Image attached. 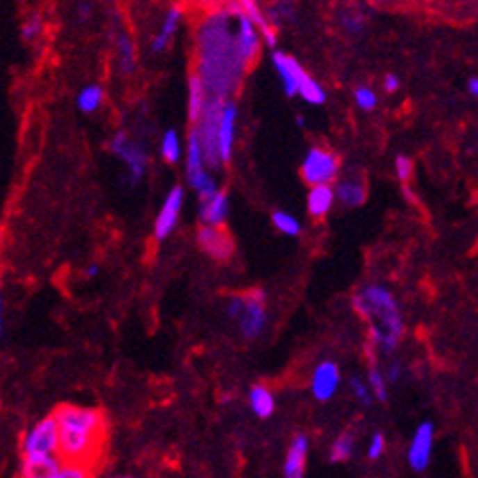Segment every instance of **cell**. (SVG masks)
Here are the masks:
<instances>
[{
    "label": "cell",
    "mask_w": 478,
    "mask_h": 478,
    "mask_svg": "<svg viewBox=\"0 0 478 478\" xmlns=\"http://www.w3.org/2000/svg\"><path fill=\"white\" fill-rule=\"evenodd\" d=\"M100 274V265H96V264H92V265H88L86 267V277H96V275Z\"/></svg>",
    "instance_id": "f6af8a7d"
},
{
    "label": "cell",
    "mask_w": 478,
    "mask_h": 478,
    "mask_svg": "<svg viewBox=\"0 0 478 478\" xmlns=\"http://www.w3.org/2000/svg\"><path fill=\"white\" fill-rule=\"evenodd\" d=\"M242 308H245V295H236L229 301V305H226V315L231 316V318H234V320H238Z\"/></svg>",
    "instance_id": "ab89813d"
},
{
    "label": "cell",
    "mask_w": 478,
    "mask_h": 478,
    "mask_svg": "<svg viewBox=\"0 0 478 478\" xmlns=\"http://www.w3.org/2000/svg\"><path fill=\"white\" fill-rule=\"evenodd\" d=\"M110 149L115 156H120L123 164L127 166L129 172V180L133 183L141 182L142 176L147 172V164H149V156L142 151V147L139 142H135L129 139V135L125 131H117L113 135Z\"/></svg>",
    "instance_id": "ba28073f"
},
{
    "label": "cell",
    "mask_w": 478,
    "mask_h": 478,
    "mask_svg": "<svg viewBox=\"0 0 478 478\" xmlns=\"http://www.w3.org/2000/svg\"><path fill=\"white\" fill-rule=\"evenodd\" d=\"M186 174H188L190 186L199 194V199L211 197V195L217 192V183H215L213 178H211V176L207 174V170H205L204 151H201V145H199V139H197V135H195L194 129H192L190 137H188V149H186Z\"/></svg>",
    "instance_id": "8992f818"
},
{
    "label": "cell",
    "mask_w": 478,
    "mask_h": 478,
    "mask_svg": "<svg viewBox=\"0 0 478 478\" xmlns=\"http://www.w3.org/2000/svg\"><path fill=\"white\" fill-rule=\"evenodd\" d=\"M385 453V438L381 434H375L371 441H369V447H367V455L369 459H379Z\"/></svg>",
    "instance_id": "f35d334b"
},
{
    "label": "cell",
    "mask_w": 478,
    "mask_h": 478,
    "mask_svg": "<svg viewBox=\"0 0 478 478\" xmlns=\"http://www.w3.org/2000/svg\"><path fill=\"white\" fill-rule=\"evenodd\" d=\"M340 381H342V377H340V369H338L336 363L322 361L315 369L313 381H311V388H313V395H315L316 400H320V402L330 400L338 393Z\"/></svg>",
    "instance_id": "5bb4252c"
},
{
    "label": "cell",
    "mask_w": 478,
    "mask_h": 478,
    "mask_svg": "<svg viewBox=\"0 0 478 478\" xmlns=\"http://www.w3.org/2000/svg\"><path fill=\"white\" fill-rule=\"evenodd\" d=\"M223 102L224 100H221V98L209 96L199 120L194 123V131L199 139V145H201L205 163H209L211 168L221 166L219 151H217V127H219V115H221Z\"/></svg>",
    "instance_id": "277c9868"
},
{
    "label": "cell",
    "mask_w": 478,
    "mask_h": 478,
    "mask_svg": "<svg viewBox=\"0 0 478 478\" xmlns=\"http://www.w3.org/2000/svg\"><path fill=\"white\" fill-rule=\"evenodd\" d=\"M354 98H356V104L363 112H373L377 108V102H379L377 94L369 86H359L356 94H354Z\"/></svg>",
    "instance_id": "d6a6232c"
},
{
    "label": "cell",
    "mask_w": 478,
    "mask_h": 478,
    "mask_svg": "<svg viewBox=\"0 0 478 478\" xmlns=\"http://www.w3.org/2000/svg\"><path fill=\"white\" fill-rule=\"evenodd\" d=\"M180 20H182V10L178 8V6H172L170 10L166 12V16H164V22H163V28H160V33L163 35H166V38H170L172 40V35L178 31V26H180Z\"/></svg>",
    "instance_id": "836d02e7"
},
{
    "label": "cell",
    "mask_w": 478,
    "mask_h": 478,
    "mask_svg": "<svg viewBox=\"0 0 478 478\" xmlns=\"http://www.w3.org/2000/svg\"><path fill=\"white\" fill-rule=\"evenodd\" d=\"M395 170H397V176L402 182L410 180V176L414 172V163H412V158H408L404 154H398L397 160H395Z\"/></svg>",
    "instance_id": "d590c367"
},
{
    "label": "cell",
    "mask_w": 478,
    "mask_h": 478,
    "mask_svg": "<svg viewBox=\"0 0 478 478\" xmlns=\"http://www.w3.org/2000/svg\"><path fill=\"white\" fill-rule=\"evenodd\" d=\"M168 43H170V38H166V35H163V33L158 31V33L154 35L153 43H151V49H153V53H163L166 51Z\"/></svg>",
    "instance_id": "60d3db41"
},
{
    "label": "cell",
    "mask_w": 478,
    "mask_h": 478,
    "mask_svg": "<svg viewBox=\"0 0 478 478\" xmlns=\"http://www.w3.org/2000/svg\"><path fill=\"white\" fill-rule=\"evenodd\" d=\"M301 172H303V178L306 180V183H311V186L332 183L338 178V172H340L338 156L322 149V147H313L306 153Z\"/></svg>",
    "instance_id": "52a82bcc"
},
{
    "label": "cell",
    "mask_w": 478,
    "mask_h": 478,
    "mask_svg": "<svg viewBox=\"0 0 478 478\" xmlns=\"http://www.w3.org/2000/svg\"><path fill=\"white\" fill-rule=\"evenodd\" d=\"M354 308L369 322L371 344L390 354L404 334V322L393 293L381 285H367L354 295Z\"/></svg>",
    "instance_id": "6da1fadb"
},
{
    "label": "cell",
    "mask_w": 478,
    "mask_h": 478,
    "mask_svg": "<svg viewBox=\"0 0 478 478\" xmlns=\"http://www.w3.org/2000/svg\"><path fill=\"white\" fill-rule=\"evenodd\" d=\"M238 4H240L242 14H245L246 18L258 28L260 38H264L265 45H267V47H275V45H277V33H275L274 28L270 26V22L265 20L264 12L258 6V2H256V0H238Z\"/></svg>",
    "instance_id": "d6986e66"
},
{
    "label": "cell",
    "mask_w": 478,
    "mask_h": 478,
    "mask_svg": "<svg viewBox=\"0 0 478 478\" xmlns=\"http://www.w3.org/2000/svg\"><path fill=\"white\" fill-rule=\"evenodd\" d=\"M160 154L166 163L176 164L180 158H182V141L178 137V133L174 129H168L164 133L163 139H160Z\"/></svg>",
    "instance_id": "83f0119b"
},
{
    "label": "cell",
    "mask_w": 478,
    "mask_h": 478,
    "mask_svg": "<svg viewBox=\"0 0 478 478\" xmlns=\"http://www.w3.org/2000/svg\"><path fill=\"white\" fill-rule=\"evenodd\" d=\"M367 387H369L371 395H373L377 400H381V402H385V400H387V397H388L387 379H385V375L377 369L375 363H371V369H369V375H367Z\"/></svg>",
    "instance_id": "f1b7e54d"
},
{
    "label": "cell",
    "mask_w": 478,
    "mask_h": 478,
    "mask_svg": "<svg viewBox=\"0 0 478 478\" xmlns=\"http://www.w3.org/2000/svg\"><path fill=\"white\" fill-rule=\"evenodd\" d=\"M342 24H344V28H346L347 31H352V33H361L363 28H365V20H363V16H359V14H346V16L342 18Z\"/></svg>",
    "instance_id": "74e56055"
},
{
    "label": "cell",
    "mask_w": 478,
    "mask_h": 478,
    "mask_svg": "<svg viewBox=\"0 0 478 478\" xmlns=\"http://www.w3.org/2000/svg\"><path fill=\"white\" fill-rule=\"evenodd\" d=\"M2 330H4V303H2V291H0V338H2Z\"/></svg>",
    "instance_id": "bcb514c9"
},
{
    "label": "cell",
    "mask_w": 478,
    "mask_h": 478,
    "mask_svg": "<svg viewBox=\"0 0 478 478\" xmlns=\"http://www.w3.org/2000/svg\"><path fill=\"white\" fill-rule=\"evenodd\" d=\"M104 104V88L98 84L84 86L76 96V106L82 113H94Z\"/></svg>",
    "instance_id": "484cf974"
},
{
    "label": "cell",
    "mask_w": 478,
    "mask_h": 478,
    "mask_svg": "<svg viewBox=\"0 0 478 478\" xmlns=\"http://www.w3.org/2000/svg\"><path fill=\"white\" fill-rule=\"evenodd\" d=\"M354 447H356V441H354V436L352 434H344L334 441L332 445V451H330V459L334 463H342V461H347V459L354 455Z\"/></svg>",
    "instance_id": "4dcf8cb0"
},
{
    "label": "cell",
    "mask_w": 478,
    "mask_h": 478,
    "mask_svg": "<svg viewBox=\"0 0 478 478\" xmlns=\"http://www.w3.org/2000/svg\"><path fill=\"white\" fill-rule=\"evenodd\" d=\"M250 408L258 418H270L275 410V398L264 385H256L250 390Z\"/></svg>",
    "instance_id": "cb8c5ba5"
},
{
    "label": "cell",
    "mask_w": 478,
    "mask_h": 478,
    "mask_svg": "<svg viewBox=\"0 0 478 478\" xmlns=\"http://www.w3.org/2000/svg\"><path fill=\"white\" fill-rule=\"evenodd\" d=\"M297 94H299L305 102L315 104V106L324 104L326 100V90L322 88V84H318L308 72L303 74V79L299 82V88H297Z\"/></svg>",
    "instance_id": "4316f807"
},
{
    "label": "cell",
    "mask_w": 478,
    "mask_h": 478,
    "mask_svg": "<svg viewBox=\"0 0 478 478\" xmlns=\"http://www.w3.org/2000/svg\"><path fill=\"white\" fill-rule=\"evenodd\" d=\"M197 240H199V246L204 248L205 252L211 258H215V260H229L233 256V240L219 226L204 224L199 229V233H197Z\"/></svg>",
    "instance_id": "4fadbf2b"
},
{
    "label": "cell",
    "mask_w": 478,
    "mask_h": 478,
    "mask_svg": "<svg viewBox=\"0 0 478 478\" xmlns=\"http://www.w3.org/2000/svg\"><path fill=\"white\" fill-rule=\"evenodd\" d=\"M79 12H81V18H88V16H90V6L84 2V4L79 6Z\"/></svg>",
    "instance_id": "7dc6e473"
},
{
    "label": "cell",
    "mask_w": 478,
    "mask_h": 478,
    "mask_svg": "<svg viewBox=\"0 0 478 478\" xmlns=\"http://www.w3.org/2000/svg\"><path fill=\"white\" fill-rule=\"evenodd\" d=\"M41 33H43V18H41V14L33 12V14H30V18L22 24V38H24V41L31 43V41L38 40Z\"/></svg>",
    "instance_id": "1f68e13d"
},
{
    "label": "cell",
    "mask_w": 478,
    "mask_h": 478,
    "mask_svg": "<svg viewBox=\"0 0 478 478\" xmlns=\"http://www.w3.org/2000/svg\"><path fill=\"white\" fill-rule=\"evenodd\" d=\"M86 468L82 467L81 463H69L65 467H59V470L55 472V478H84L86 477Z\"/></svg>",
    "instance_id": "8d00e7d4"
},
{
    "label": "cell",
    "mask_w": 478,
    "mask_h": 478,
    "mask_svg": "<svg viewBox=\"0 0 478 478\" xmlns=\"http://www.w3.org/2000/svg\"><path fill=\"white\" fill-rule=\"evenodd\" d=\"M334 195H336L338 201L344 204L346 207H359V205L365 204L367 190L365 186H363V182L347 178V180H340V182H338L336 190H334Z\"/></svg>",
    "instance_id": "44dd1931"
},
{
    "label": "cell",
    "mask_w": 478,
    "mask_h": 478,
    "mask_svg": "<svg viewBox=\"0 0 478 478\" xmlns=\"http://www.w3.org/2000/svg\"><path fill=\"white\" fill-rule=\"evenodd\" d=\"M383 88H385L388 94L397 92L398 88H400V81H398L397 74H387V76H385V81H383Z\"/></svg>",
    "instance_id": "b9f144b4"
},
{
    "label": "cell",
    "mask_w": 478,
    "mask_h": 478,
    "mask_svg": "<svg viewBox=\"0 0 478 478\" xmlns=\"http://www.w3.org/2000/svg\"><path fill=\"white\" fill-rule=\"evenodd\" d=\"M115 47H117V63H120V71L123 74H131L135 71V43L127 35V33H120L115 40Z\"/></svg>",
    "instance_id": "d4e9b609"
},
{
    "label": "cell",
    "mask_w": 478,
    "mask_h": 478,
    "mask_svg": "<svg viewBox=\"0 0 478 478\" xmlns=\"http://www.w3.org/2000/svg\"><path fill=\"white\" fill-rule=\"evenodd\" d=\"M297 125H305V120H303V117H297Z\"/></svg>",
    "instance_id": "c3c4849f"
},
{
    "label": "cell",
    "mask_w": 478,
    "mask_h": 478,
    "mask_svg": "<svg viewBox=\"0 0 478 478\" xmlns=\"http://www.w3.org/2000/svg\"><path fill=\"white\" fill-rule=\"evenodd\" d=\"M334 190L330 188V183H316L311 188V194H308V213L313 217H324L332 205H334Z\"/></svg>",
    "instance_id": "ffe728a7"
},
{
    "label": "cell",
    "mask_w": 478,
    "mask_h": 478,
    "mask_svg": "<svg viewBox=\"0 0 478 478\" xmlns=\"http://www.w3.org/2000/svg\"><path fill=\"white\" fill-rule=\"evenodd\" d=\"M306 455H308V439L306 436H297L291 441V447L287 451L283 472L287 478H301L305 475Z\"/></svg>",
    "instance_id": "ac0fdd59"
},
{
    "label": "cell",
    "mask_w": 478,
    "mask_h": 478,
    "mask_svg": "<svg viewBox=\"0 0 478 478\" xmlns=\"http://www.w3.org/2000/svg\"><path fill=\"white\" fill-rule=\"evenodd\" d=\"M236 117H238L236 104L233 100H224L221 115H219V127H217V151H219L221 164H226L233 156Z\"/></svg>",
    "instance_id": "8fae6325"
},
{
    "label": "cell",
    "mask_w": 478,
    "mask_h": 478,
    "mask_svg": "<svg viewBox=\"0 0 478 478\" xmlns=\"http://www.w3.org/2000/svg\"><path fill=\"white\" fill-rule=\"evenodd\" d=\"M434 439H436V429L431 422H424L418 426L410 449H408V463L416 472L426 470L429 465L431 453H434Z\"/></svg>",
    "instance_id": "30bf717a"
},
{
    "label": "cell",
    "mask_w": 478,
    "mask_h": 478,
    "mask_svg": "<svg viewBox=\"0 0 478 478\" xmlns=\"http://www.w3.org/2000/svg\"><path fill=\"white\" fill-rule=\"evenodd\" d=\"M272 221H274L275 229L281 231L283 234H287V236H299V234H301V223H299V219L293 217L291 213H287V211H275V213L272 215Z\"/></svg>",
    "instance_id": "f546056e"
},
{
    "label": "cell",
    "mask_w": 478,
    "mask_h": 478,
    "mask_svg": "<svg viewBox=\"0 0 478 478\" xmlns=\"http://www.w3.org/2000/svg\"><path fill=\"white\" fill-rule=\"evenodd\" d=\"M236 20H238V31H236V40H234L236 41V49H238L240 59L248 67L258 57V51H260V31L242 12L236 16Z\"/></svg>",
    "instance_id": "9a60e30c"
},
{
    "label": "cell",
    "mask_w": 478,
    "mask_h": 478,
    "mask_svg": "<svg viewBox=\"0 0 478 478\" xmlns=\"http://www.w3.org/2000/svg\"><path fill=\"white\" fill-rule=\"evenodd\" d=\"M59 449L57 455L69 463H82L94 455L104 431L102 412L94 408L63 406L55 414Z\"/></svg>",
    "instance_id": "7a4b0ae2"
},
{
    "label": "cell",
    "mask_w": 478,
    "mask_h": 478,
    "mask_svg": "<svg viewBox=\"0 0 478 478\" xmlns=\"http://www.w3.org/2000/svg\"><path fill=\"white\" fill-rule=\"evenodd\" d=\"M59 467H61V459L57 455L38 459V461H22V475L30 478H55V472L59 470Z\"/></svg>",
    "instance_id": "603a6c76"
},
{
    "label": "cell",
    "mask_w": 478,
    "mask_h": 478,
    "mask_svg": "<svg viewBox=\"0 0 478 478\" xmlns=\"http://www.w3.org/2000/svg\"><path fill=\"white\" fill-rule=\"evenodd\" d=\"M274 67L279 79H281V84H283V90L287 96H297V88H299V82L305 74V69L297 63V59H293L291 55L281 51H275L274 57Z\"/></svg>",
    "instance_id": "2e32d148"
},
{
    "label": "cell",
    "mask_w": 478,
    "mask_h": 478,
    "mask_svg": "<svg viewBox=\"0 0 478 478\" xmlns=\"http://www.w3.org/2000/svg\"><path fill=\"white\" fill-rule=\"evenodd\" d=\"M59 449V434H57V422L55 416L43 418L26 434L22 451L24 461H38V459L57 455Z\"/></svg>",
    "instance_id": "5b68a950"
},
{
    "label": "cell",
    "mask_w": 478,
    "mask_h": 478,
    "mask_svg": "<svg viewBox=\"0 0 478 478\" xmlns=\"http://www.w3.org/2000/svg\"><path fill=\"white\" fill-rule=\"evenodd\" d=\"M245 67L236 49V41L231 35H221V40H213L211 33L205 35L199 59V79L204 81L209 96L229 100V96L240 84Z\"/></svg>",
    "instance_id": "3957f363"
},
{
    "label": "cell",
    "mask_w": 478,
    "mask_h": 478,
    "mask_svg": "<svg viewBox=\"0 0 478 478\" xmlns=\"http://www.w3.org/2000/svg\"><path fill=\"white\" fill-rule=\"evenodd\" d=\"M467 90H468V94H470V96H475V98H477L478 96V79L477 76H470V79H468Z\"/></svg>",
    "instance_id": "ee69618b"
},
{
    "label": "cell",
    "mask_w": 478,
    "mask_h": 478,
    "mask_svg": "<svg viewBox=\"0 0 478 478\" xmlns=\"http://www.w3.org/2000/svg\"><path fill=\"white\" fill-rule=\"evenodd\" d=\"M183 205V190L182 186H174L172 190L168 192L166 199H164L160 211L156 215V223H154V236L158 240H164L166 236H170L172 231L176 229L178 217L182 213Z\"/></svg>",
    "instance_id": "7c38bea8"
},
{
    "label": "cell",
    "mask_w": 478,
    "mask_h": 478,
    "mask_svg": "<svg viewBox=\"0 0 478 478\" xmlns=\"http://www.w3.org/2000/svg\"><path fill=\"white\" fill-rule=\"evenodd\" d=\"M229 215V197L224 192H215L211 197L201 199L199 205V217L204 224H213V226H221L226 221Z\"/></svg>",
    "instance_id": "e0dca14e"
},
{
    "label": "cell",
    "mask_w": 478,
    "mask_h": 478,
    "mask_svg": "<svg viewBox=\"0 0 478 478\" xmlns=\"http://www.w3.org/2000/svg\"><path fill=\"white\" fill-rule=\"evenodd\" d=\"M188 112H190V120L195 123L199 120V115L204 112L205 104L209 100V94L205 88L204 81L199 79V74H192L190 76V84H188Z\"/></svg>",
    "instance_id": "7402d4cb"
},
{
    "label": "cell",
    "mask_w": 478,
    "mask_h": 478,
    "mask_svg": "<svg viewBox=\"0 0 478 478\" xmlns=\"http://www.w3.org/2000/svg\"><path fill=\"white\" fill-rule=\"evenodd\" d=\"M400 375H402V369H400V365L398 363H393V365L388 367L387 371V381H390V383H397V381H400Z\"/></svg>",
    "instance_id": "7bdbcfd3"
},
{
    "label": "cell",
    "mask_w": 478,
    "mask_h": 478,
    "mask_svg": "<svg viewBox=\"0 0 478 478\" xmlns=\"http://www.w3.org/2000/svg\"><path fill=\"white\" fill-rule=\"evenodd\" d=\"M349 387H352V393H354V397L361 402V404H365V406H369L371 402H373V395H371V390H369V387H367L365 381H361L359 377H354L352 379V383H349Z\"/></svg>",
    "instance_id": "e575fe53"
},
{
    "label": "cell",
    "mask_w": 478,
    "mask_h": 478,
    "mask_svg": "<svg viewBox=\"0 0 478 478\" xmlns=\"http://www.w3.org/2000/svg\"><path fill=\"white\" fill-rule=\"evenodd\" d=\"M267 324V313H265V293L256 289L245 295V308L238 316V326L242 336L254 340L264 332Z\"/></svg>",
    "instance_id": "9c48e42d"
}]
</instances>
